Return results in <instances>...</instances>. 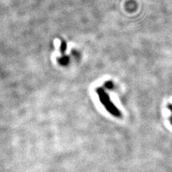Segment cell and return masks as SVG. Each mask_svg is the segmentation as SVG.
Returning <instances> with one entry per match:
<instances>
[{"label":"cell","instance_id":"1","mask_svg":"<svg viewBox=\"0 0 172 172\" xmlns=\"http://www.w3.org/2000/svg\"><path fill=\"white\" fill-rule=\"evenodd\" d=\"M97 93L99 95L100 101L103 103V105H104L106 109L115 116H120V112L118 111V110L116 108V106H113L112 102L110 100V98H109L107 93L101 88L97 89Z\"/></svg>","mask_w":172,"mask_h":172}]
</instances>
